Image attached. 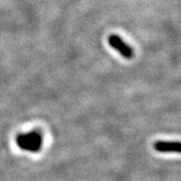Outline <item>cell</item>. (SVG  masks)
Returning a JSON list of instances; mask_svg holds the SVG:
<instances>
[{
	"mask_svg": "<svg viewBox=\"0 0 181 181\" xmlns=\"http://www.w3.org/2000/svg\"><path fill=\"white\" fill-rule=\"evenodd\" d=\"M154 148L159 152H180L179 142H157Z\"/></svg>",
	"mask_w": 181,
	"mask_h": 181,
	"instance_id": "3957f363",
	"label": "cell"
},
{
	"mask_svg": "<svg viewBox=\"0 0 181 181\" xmlns=\"http://www.w3.org/2000/svg\"><path fill=\"white\" fill-rule=\"evenodd\" d=\"M17 144L24 150L38 151L41 145V138L35 132H32L28 135H21L17 137Z\"/></svg>",
	"mask_w": 181,
	"mask_h": 181,
	"instance_id": "6da1fadb",
	"label": "cell"
},
{
	"mask_svg": "<svg viewBox=\"0 0 181 181\" xmlns=\"http://www.w3.org/2000/svg\"><path fill=\"white\" fill-rule=\"evenodd\" d=\"M109 42H110L111 47H114L115 49H117V50H119L120 54L123 55V57L127 58H130L133 57V50L131 49V47H128L118 35L112 34L110 37H109Z\"/></svg>",
	"mask_w": 181,
	"mask_h": 181,
	"instance_id": "7a4b0ae2",
	"label": "cell"
}]
</instances>
